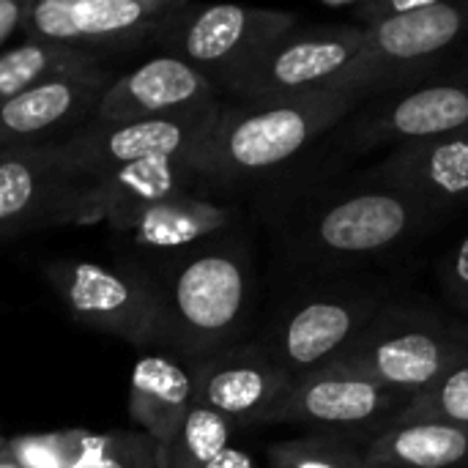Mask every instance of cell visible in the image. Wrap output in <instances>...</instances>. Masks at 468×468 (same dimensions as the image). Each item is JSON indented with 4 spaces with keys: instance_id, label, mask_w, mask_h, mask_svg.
<instances>
[{
    "instance_id": "1",
    "label": "cell",
    "mask_w": 468,
    "mask_h": 468,
    "mask_svg": "<svg viewBox=\"0 0 468 468\" xmlns=\"http://www.w3.org/2000/svg\"><path fill=\"white\" fill-rule=\"evenodd\" d=\"M444 214L362 173L340 186L307 195L282 219L285 263L307 280L367 271L431 233Z\"/></svg>"
},
{
    "instance_id": "2",
    "label": "cell",
    "mask_w": 468,
    "mask_h": 468,
    "mask_svg": "<svg viewBox=\"0 0 468 468\" xmlns=\"http://www.w3.org/2000/svg\"><path fill=\"white\" fill-rule=\"evenodd\" d=\"M359 101L340 90L225 101L211 134L192 154V165L208 186L244 189L274 181L318 148Z\"/></svg>"
},
{
    "instance_id": "3",
    "label": "cell",
    "mask_w": 468,
    "mask_h": 468,
    "mask_svg": "<svg viewBox=\"0 0 468 468\" xmlns=\"http://www.w3.org/2000/svg\"><path fill=\"white\" fill-rule=\"evenodd\" d=\"M162 296L159 348L192 362L244 343L255 313V261L236 236L167 258L151 269Z\"/></svg>"
},
{
    "instance_id": "4",
    "label": "cell",
    "mask_w": 468,
    "mask_h": 468,
    "mask_svg": "<svg viewBox=\"0 0 468 468\" xmlns=\"http://www.w3.org/2000/svg\"><path fill=\"white\" fill-rule=\"evenodd\" d=\"M395 296V285L373 271L304 280L255 343L285 373L302 378L343 362Z\"/></svg>"
},
{
    "instance_id": "5",
    "label": "cell",
    "mask_w": 468,
    "mask_h": 468,
    "mask_svg": "<svg viewBox=\"0 0 468 468\" xmlns=\"http://www.w3.org/2000/svg\"><path fill=\"white\" fill-rule=\"evenodd\" d=\"M468 356V321L441 307L395 296L337 365L392 392L417 398Z\"/></svg>"
},
{
    "instance_id": "6",
    "label": "cell",
    "mask_w": 468,
    "mask_h": 468,
    "mask_svg": "<svg viewBox=\"0 0 468 468\" xmlns=\"http://www.w3.org/2000/svg\"><path fill=\"white\" fill-rule=\"evenodd\" d=\"M468 38V0H425L417 11L365 30L340 93L370 99L455 71Z\"/></svg>"
},
{
    "instance_id": "7",
    "label": "cell",
    "mask_w": 468,
    "mask_h": 468,
    "mask_svg": "<svg viewBox=\"0 0 468 468\" xmlns=\"http://www.w3.org/2000/svg\"><path fill=\"white\" fill-rule=\"evenodd\" d=\"M468 126V77L447 71L425 82L362 99L318 145L337 165L378 148H400Z\"/></svg>"
},
{
    "instance_id": "8",
    "label": "cell",
    "mask_w": 468,
    "mask_h": 468,
    "mask_svg": "<svg viewBox=\"0 0 468 468\" xmlns=\"http://www.w3.org/2000/svg\"><path fill=\"white\" fill-rule=\"evenodd\" d=\"M44 277L80 326L134 348H159L162 296L151 269L90 258H55L44 266Z\"/></svg>"
},
{
    "instance_id": "9",
    "label": "cell",
    "mask_w": 468,
    "mask_h": 468,
    "mask_svg": "<svg viewBox=\"0 0 468 468\" xmlns=\"http://www.w3.org/2000/svg\"><path fill=\"white\" fill-rule=\"evenodd\" d=\"M365 44V30L340 22L296 25L250 60L225 88L236 101L296 99L337 90Z\"/></svg>"
},
{
    "instance_id": "10",
    "label": "cell",
    "mask_w": 468,
    "mask_h": 468,
    "mask_svg": "<svg viewBox=\"0 0 468 468\" xmlns=\"http://www.w3.org/2000/svg\"><path fill=\"white\" fill-rule=\"evenodd\" d=\"M299 25V14L247 8V5H200L186 0L184 8L165 25L156 47L222 88L255 60L271 41Z\"/></svg>"
},
{
    "instance_id": "11",
    "label": "cell",
    "mask_w": 468,
    "mask_h": 468,
    "mask_svg": "<svg viewBox=\"0 0 468 468\" xmlns=\"http://www.w3.org/2000/svg\"><path fill=\"white\" fill-rule=\"evenodd\" d=\"M411 398L387 389L346 365H332L293 381L266 425H302L310 433H335L370 444L403 417Z\"/></svg>"
},
{
    "instance_id": "12",
    "label": "cell",
    "mask_w": 468,
    "mask_h": 468,
    "mask_svg": "<svg viewBox=\"0 0 468 468\" xmlns=\"http://www.w3.org/2000/svg\"><path fill=\"white\" fill-rule=\"evenodd\" d=\"M186 0H33L25 38L55 41L104 60L110 52H134L156 44L165 25Z\"/></svg>"
},
{
    "instance_id": "13",
    "label": "cell",
    "mask_w": 468,
    "mask_h": 468,
    "mask_svg": "<svg viewBox=\"0 0 468 468\" xmlns=\"http://www.w3.org/2000/svg\"><path fill=\"white\" fill-rule=\"evenodd\" d=\"M225 101L162 118H140L121 123L90 121L60 143L66 162L82 176H96L129 162L195 154L211 134Z\"/></svg>"
},
{
    "instance_id": "14",
    "label": "cell",
    "mask_w": 468,
    "mask_h": 468,
    "mask_svg": "<svg viewBox=\"0 0 468 468\" xmlns=\"http://www.w3.org/2000/svg\"><path fill=\"white\" fill-rule=\"evenodd\" d=\"M82 176L60 143L0 148V241L55 225H74Z\"/></svg>"
},
{
    "instance_id": "15",
    "label": "cell",
    "mask_w": 468,
    "mask_h": 468,
    "mask_svg": "<svg viewBox=\"0 0 468 468\" xmlns=\"http://www.w3.org/2000/svg\"><path fill=\"white\" fill-rule=\"evenodd\" d=\"M186 367L195 406L222 414L239 431L266 425L296 381L255 340L197 356Z\"/></svg>"
},
{
    "instance_id": "16",
    "label": "cell",
    "mask_w": 468,
    "mask_h": 468,
    "mask_svg": "<svg viewBox=\"0 0 468 468\" xmlns=\"http://www.w3.org/2000/svg\"><path fill=\"white\" fill-rule=\"evenodd\" d=\"M203 184L206 181L192 165V154L129 162L82 178L74 225L107 222L112 230H121L143 208L167 197L197 192Z\"/></svg>"
},
{
    "instance_id": "17",
    "label": "cell",
    "mask_w": 468,
    "mask_h": 468,
    "mask_svg": "<svg viewBox=\"0 0 468 468\" xmlns=\"http://www.w3.org/2000/svg\"><path fill=\"white\" fill-rule=\"evenodd\" d=\"M217 101H222V93L203 71L162 52L140 63L137 69L115 77L104 88L93 121L121 123L140 118H162L200 110Z\"/></svg>"
},
{
    "instance_id": "18",
    "label": "cell",
    "mask_w": 468,
    "mask_h": 468,
    "mask_svg": "<svg viewBox=\"0 0 468 468\" xmlns=\"http://www.w3.org/2000/svg\"><path fill=\"white\" fill-rule=\"evenodd\" d=\"M110 77H58L0 101V148L63 143L88 126Z\"/></svg>"
},
{
    "instance_id": "19",
    "label": "cell",
    "mask_w": 468,
    "mask_h": 468,
    "mask_svg": "<svg viewBox=\"0 0 468 468\" xmlns=\"http://www.w3.org/2000/svg\"><path fill=\"white\" fill-rule=\"evenodd\" d=\"M362 176L406 192L447 217L468 206V126L392 148Z\"/></svg>"
},
{
    "instance_id": "20",
    "label": "cell",
    "mask_w": 468,
    "mask_h": 468,
    "mask_svg": "<svg viewBox=\"0 0 468 468\" xmlns=\"http://www.w3.org/2000/svg\"><path fill=\"white\" fill-rule=\"evenodd\" d=\"M236 219L239 211L230 203L214 200L197 189L143 208L118 233L129 236V244L143 252L173 258L228 236Z\"/></svg>"
},
{
    "instance_id": "21",
    "label": "cell",
    "mask_w": 468,
    "mask_h": 468,
    "mask_svg": "<svg viewBox=\"0 0 468 468\" xmlns=\"http://www.w3.org/2000/svg\"><path fill=\"white\" fill-rule=\"evenodd\" d=\"M192 406V376L184 359L173 354H145L134 362L126 409L134 428L154 441L159 463Z\"/></svg>"
},
{
    "instance_id": "22",
    "label": "cell",
    "mask_w": 468,
    "mask_h": 468,
    "mask_svg": "<svg viewBox=\"0 0 468 468\" xmlns=\"http://www.w3.org/2000/svg\"><path fill=\"white\" fill-rule=\"evenodd\" d=\"M367 468H468V431L400 417L365 447Z\"/></svg>"
},
{
    "instance_id": "23",
    "label": "cell",
    "mask_w": 468,
    "mask_h": 468,
    "mask_svg": "<svg viewBox=\"0 0 468 468\" xmlns=\"http://www.w3.org/2000/svg\"><path fill=\"white\" fill-rule=\"evenodd\" d=\"M58 77H110V69L96 55L44 38H22L0 52V101Z\"/></svg>"
},
{
    "instance_id": "24",
    "label": "cell",
    "mask_w": 468,
    "mask_h": 468,
    "mask_svg": "<svg viewBox=\"0 0 468 468\" xmlns=\"http://www.w3.org/2000/svg\"><path fill=\"white\" fill-rule=\"evenodd\" d=\"M236 425L222 414L192 406L178 436L162 458V468H206L217 455L233 447Z\"/></svg>"
},
{
    "instance_id": "25",
    "label": "cell",
    "mask_w": 468,
    "mask_h": 468,
    "mask_svg": "<svg viewBox=\"0 0 468 468\" xmlns=\"http://www.w3.org/2000/svg\"><path fill=\"white\" fill-rule=\"evenodd\" d=\"M269 468H367L365 444L335 433H302L269 444Z\"/></svg>"
},
{
    "instance_id": "26",
    "label": "cell",
    "mask_w": 468,
    "mask_h": 468,
    "mask_svg": "<svg viewBox=\"0 0 468 468\" xmlns=\"http://www.w3.org/2000/svg\"><path fill=\"white\" fill-rule=\"evenodd\" d=\"M74 468H162L154 441L140 431H88Z\"/></svg>"
},
{
    "instance_id": "27",
    "label": "cell",
    "mask_w": 468,
    "mask_h": 468,
    "mask_svg": "<svg viewBox=\"0 0 468 468\" xmlns=\"http://www.w3.org/2000/svg\"><path fill=\"white\" fill-rule=\"evenodd\" d=\"M85 428L41 431V433H16L5 441V450L19 468H74L80 461Z\"/></svg>"
},
{
    "instance_id": "28",
    "label": "cell",
    "mask_w": 468,
    "mask_h": 468,
    "mask_svg": "<svg viewBox=\"0 0 468 468\" xmlns=\"http://www.w3.org/2000/svg\"><path fill=\"white\" fill-rule=\"evenodd\" d=\"M403 417L439 420L468 431V356H463L450 373H444L431 389L417 395Z\"/></svg>"
},
{
    "instance_id": "29",
    "label": "cell",
    "mask_w": 468,
    "mask_h": 468,
    "mask_svg": "<svg viewBox=\"0 0 468 468\" xmlns=\"http://www.w3.org/2000/svg\"><path fill=\"white\" fill-rule=\"evenodd\" d=\"M439 277L450 304L468 318V233L444 255Z\"/></svg>"
},
{
    "instance_id": "30",
    "label": "cell",
    "mask_w": 468,
    "mask_h": 468,
    "mask_svg": "<svg viewBox=\"0 0 468 468\" xmlns=\"http://www.w3.org/2000/svg\"><path fill=\"white\" fill-rule=\"evenodd\" d=\"M30 3L33 0H0V52L5 49L8 38L22 30Z\"/></svg>"
},
{
    "instance_id": "31",
    "label": "cell",
    "mask_w": 468,
    "mask_h": 468,
    "mask_svg": "<svg viewBox=\"0 0 468 468\" xmlns=\"http://www.w3.org/2000/svg\"><path fill=\"white\" fill-rule=\"evenodd\" d=\"M206 468H261L258 466V461L247 452V450H241V447H228L222 455H217L211 463Z\"/></svg>"
},
{
    "instance_id": "32",
    "label": "cell",
    "mask_w": 468,
    "mask_h": 468,
    "mask_svg": "<svg viewBox=\"0 0 468 468\" xmlns=\"http://www.w3.org/2000/svg\"><path fill=\"white\" fill-rule=\"evenodd\" d=\"M455 71H461L463 77H468V38H466V44H463V52H461V60H458Z\"/></svg>"
},
{
    "instance_id": "33",
    "label": "cell",
    "mask_w": 468,
    "mask_h": 468,
    "mask_svg": "<svg viewBox=\"0 0 468 468\" xmlns=\"http://www.w3.org/2000/svg\"><path fill=\"white\" fill-rule=\"evenodd\" d=\"M0 468H19V463L11 458V452H8L5 447L0 450Z\"/></svg>"
},
{
    "instance_id": "34",
    "label": "cell",
    "mask_w": 468,
    "mask_h": 468,
    "mask_svg": "<svg viewBox=\"0 0 468 468\" xmlns=\"http://www.w3.org/2000/svg\"><path fill=\"white\" fill-rule=\"evenodd\" d=\"M5 441H8V439H5V436H3V433H0V450H3V447H5Z\"/></svg>"
}]
</instances>
